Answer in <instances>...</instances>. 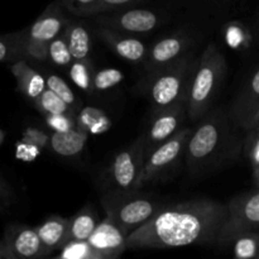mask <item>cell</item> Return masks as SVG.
Segmentation results:
<instances>
[{
	"mask_svg": "<svg viewBox=\"0 0 259 259\" xmlns=\"http://www.w3.org/2000/svg\"><path fill=\"white\" fill-rule=\"evenodd\" d=\"M190 46H191V38L185 33H176L157 40L148 50L144 60L148 75L167 67L186 55V51L189 50Z\"/></svg>",
	"mask_w": 259,
	"mask_h": 259,
	"instance_id": "obj_11",
	"label": "cell"
},
{
	"mask_svg": "<svg viewBox=\"0 0 259 259\" xmlns=\"http://www.w3.org/2000/svg\"><path fill=\"white\" fill-rule=\"evenodd\" d=\"M42 247V257L61 249L68 242L70 218L51 217L35 228Z\"/></svg>",
	"mask_w": 259,
	"mask_h": 259,
	"instance_id": "obj_17",
	"label": "cell"
},
{
	"mask_svg": "<svg viewBox=\"0 0 259 259\" xmlns=\"http://www.w3.org/2000/svg\"><path fill=\"white\" fill-rule=\"evenodd\" d=\"M194 128L185 148L187 169L201 174L239 151L232 132V120L222 109L207 111Z\"/></svg>",
	"mask_w": 259,
	"mask_h": 259,
	"instance_id": "obj_2",
	"label": "cell"
},
{
	"mask_svg": "<svg viewBox=\"0 0 259 259\" xmlns=\"http://www.w3.org/2000/svg\"><path fill=\"white\" fill-rule=\"evenodd\" d=\"M96 22L100 27L110 28L128 34H143L158 27L159 15L151 9L129 7L99 14Z\"/></svg>",
	"mask_w": 259,
	"mask_h": 259,
	"instance_id": "obj_9",
	"label": "cell"
},
{
	"mask_svg": "<svg viewBox=\"0 0 259 259\" xmlns=\"http://www.w3.org/2000/svg\"><path fill=\"white\" fill-rule=\"evenodd\" d=\"M225 205L227 218L217 240L220 247L230 245L242 233L259 230V189L233 197Z\"/></svg>",
	"mask_w": 259,
	"mask_h": 259,
	"instance_id": "obj_6",
	"label": "cell"
},
{
	"mask_svg": "<svg viewBox=\"0 0 259 259\" xmlns=\"http://www.w3.org/2000/svg\"><path fill=\"white\" fill-rule=\"evenodd\" d=\"M3 240L13 259L42 258V247L35 228L17 223L10 224L5 228Z\"/></svg>",
	"mask_w": 259,
	"mask_h": 259,
	"instance_id": "obj_12",
	"label": "cell"
},
{
	"mask_svg": "<svg viewBox=\"0 0 259 259\" xmlns=\"http://www.w3.org/2000/svg\"><path fill=\"white\" fill-rule=\"evenodd\" d=\"M33 103L43 115H52V114H72L73 115V109L47 88Z\"/></svg>",
	"mask_w": 259,
	"mask_h": 259,
	"instance_id": "obj_25",
	"label": "cell"
},
{
	"mask_svg": "<svg viewBox=\"0 0 259 259\" xmlns=\"http://www.w3.org/2000/svg\"><path fill=\"white\" fill-rule=\"evenodd\" d=\"M15 200H17V196H15L13 187L0 176V202L9 206V205L14 204Z\"/></svg>",
	"mask_w": 259,
	"mask_h": 259,
	"instance_id": "obj_39",
	"label": "cell"
},
{
	"mask_svg": "<svg viewBox=\"0 0 259 259\" xmlns=\"http://www.w3.org/2000/svg\"><path fill=\"white\" fill-rule=\"evenodd\" d=\"M185 115H187V103H179L157 110L147 132L142 134L144 141V158L181 128Z\"/></svg>",
	"mask_w": 259,
	"mask_h": 259,
	"instance_id": "obj_10",
	"label": "cell"
},
{
	"mask_svg": "<svg viewBox=\"0 0 259 259\" xmlns=\"http://www.w3.org/2000/svg\"><path fill=\"white\" fill-rule=\"evenodd\" d=\"M93 67L89 60L75 61L70 65V77L81 90L86 93H91L94 90L93 86Z\"/></svg>",
	"mask_w": 259,
	"mask_h": 259,
	"instance_id": "obj_27",
	"label": "cell"
},
{
	"mask_svg": "<svg viewBox=\"0 0 259 259\" xmlns=\"http://www.w3.org/2000/svg\"><path fill=\"white\" fill-rule=\"evenodd\" d=\"M98 217L91 207H83L81 211L70 218L68 242L71 240H88L98 225Z\"/></svg>",
	"mask_w": 259,
	"mask_h": 259,
	"instance_id": "obj_21",
	"label": "cell"
},
{
	"mask_svg": "<svg viewBox=\"0 0 259 259\" xmlns=\"http://www.w3.org/2000/svg\"><path fill=\"white\" fill-rule=\"evenodd\" d=\"M88 242L95 248L103 259L119 258L126 248V238L108 217L96 225Z\"/></svg>",
	"mask_w": 259,
	"mask_h": 259,
	"instance_id": "obj_14",
	"label": "cell"
},
{
	"mask_svg": "<svg viewBox=\"0 0 259 259\" xmlns=\"http://www.w3.org/2000/svg\"><path fill=\"white\" fill-rule=\"evenodd\" d=\"M227 205L211 199L177 202L158 211L126 237L128 249H169L217 244Z\"/></svg>",
	"mask_w": 259,
	"mask_h": 259,
	"instance_id": "obj_1",
	"label": "cell"
},
{
	"mask_svg": "<svg viewBox=\"0 0 259 259\" xmlns=\"http://www.w3.org/2000/svg\"><path fill=\"white\" fill-rule=\"evenodd\" d=\"M40 148H38L37 146L32 143H28L25 141H20L19 143H17L15 146V156L18 159L25 162H32L39 156Z\"/></svg>",
	"mask_w": 259,
	"mask_h": 259,
	"instance_id": "obj_38",
	"label": "cell"
},
{
	"mask_svg": "<svg viewBox=\"0 0 259 259\" xmlns=\"http://www.w3.org/2000/svg\"><path fill=\"white\" fill-rule=\"evenodd\" d=\"M62 34L67 42L68 50H70L73 60H89L91 47H93V39H91L89 29L82 23L73 22V20L68 22L67 20Z\"/></svg>",
	"mask_w": 259,
	"mask_h": 259,
	"instance_id": "obj_20",
	"label": "cell"
},
{
	"mask_svg": "<svg viewBox=\"0 0 259 259\" xmlns=\"http://www.w3.org/2000/svg\"><path fill=\"white\" fill-rule=\"evenodd\" d=\"M199 60L184 55L167 67L148 75L149 95L157 110L187 103L190 85Z\"/></svg>",
	"mask_w": 259,
	"mask_h": 259,
	"instance_id": "obj_4",
	"label": "cell"
},
{
	"mask_svg": "<svg viewBox=\"0 0 259 259\" xmlns=\"http://www.w3.org/2000/svg\"><path fill=\"white\" fill-rule=\"evenodd\" d=\"M124 75L120 70L118 68H104V70L98 71L96 73H94L93 76V86L94 90L104 91L108 90V89L114 88L118 83H120L123 81Z\"/></svg>",
	"mask_w": 259,
	"mask_h": 259,
	"instance_id": "obj_30",
	"label": "cell"
},
{
	"mask_svg": "<svg viewBox=\"0 0 259 259\" xmlns=\"http://www.w3.org/2000/svg\"><path fill=\"white\" fill-rule=\"evenodd\" d=\"M46 88L53 91L56 95L60 96L72 109L77 108V98H76L75 93L71 90L70 86L67 85V82L62 77L57 75H48L47 78H46Z\"/></svg>",
	"mask_w": 259,
	"mask_h": 259,
	"instance_id": "obj_29",
	"label": "cell"
},
{
	"mask_svg": "<svg viewBox=\"0 0 259 259\" xmlns=\"http://www.w3.org/2000/svg\"><path fill=\"white\" fill-rule=\"evenodd\" d=\"M257 32L259 35V10H258V15H257Z\"/></svg>",
	"mask_w": 259,
	"mask_h": 259,
	"instance_id": "obj_44",
	"label": "cell"
},
{
	"mask_svg": "<svg viewBox=\"0 0 259 259\" xmlns=\"http://www.w3.org/2000/svg\"><path fill=\"white\" fill-rule=\"evenodd\" d=\"M60 259H103L98 250L88 240L67 242L58 254Z\"/></svg>",
	"mask_w": 259,
	"mask_h": 259,
	"instance_id": "obj_26",
	"label": "cell"
},
{
	"mask_svg": "<svg viewBox=\"0 0 259 259\" xmlns=\"http://www.w3.org/2000/svg\"><path fill=\"white\" fill-rule=\"evenodd\" d=\"M259 125V106L257 108V110L253 113V115L250 116L249 120L245 123V125L243 126V131H249V129L254 128V126Z\"/></svg>",
	"mask_w": 259,
	"mask_h": 259,
	"instance_id": "obj_40",
	"label": "cell"
},
{
	"mask_svg": "<svg viewBox=\"0 0 259 259\" xmlns=\"http://www.w3.org/2000/svg\"><path fill=\"white\" fill-rule=\"evenodd\" d=\"M225 38L230 47L233 48H247L250 42V34L247 28L240 23H230L225 28Z\"/></svg>",
	"mask_w": 259,
	"mask_h": 259,
	"instance_id": "obj_31",
	"label": "cell"
},
{
	"mask_svg": "<svg viewBox=\"0 0 259 259\" xmlns=\"http://www.w3.org/2000/svg\"><path fill=\"white\" fill-rule=\"evenodd\" d=\"M25 29L0 35V62L13 63L24 60Z\"/></svg>",
	"mask_w": 259,
	"mask_h": 259,
	"instance_id": "obj_23",
	"label": "cell"
},
{
	"mask_svg": "<svg viewBox=\"0 0 259 259\" xmlns=\"http://www.w3.org/2000/svg\"><path fill=\"white\" fill-rule=\"evenodd\" d=\"M22 141L34 144L38 148L43 149L46 147H48V144H50V137H48V134L46 132L40 131L38 128H28L23 133Z\"/></svg>",
	"mask_w": 259,
	"mask_h": 259,
	"instance_id": "obj_37",
	"label": "cell"
},
{
	"mask_svg": "<svg viewBox=\"0 0 259 259\" xmlns=\"http://www.w3.org/2000/svg\"><path fill=\"white\" fill-rule=\"evenodd\" d=\"M46 124L53 132H66L75 128L76 120L73 119L72 114H52V115H45Z\"/></svg>",
	"mask_w": 259,
	"mask_h": 259,
	"instance_id": "obj_34",
	"label": "cell"
},
{
	"mask_svg": "<svg viewBox=\"0 0 259 259\" xmlns=\"http://www.w3.org/2000/svg\"><path fill=\"white\" fill-rule=\"evenodd\" d=\"M88 138L89 133L75 126L66 132H53L50 137L48 146L58 156L75 157L85 148Z\"/></svg>",
	"mask_w": 259,
	"mask_h": 259,
	"instance_id": "obj_19",
	"label": "cell"
},
{
	"mask_svg": "<svg viewBox=\"0 0 259 259\" xmlns=\"http://www.w3.org/2000/svg\"><path fill=\"white\" fill-rule=\"evenodd\" d=\"M98 0H60L61 5L76 17H86Z\"/></svg>",
	"mask_w": 259,
	"mask_h": 259,
	"instance_id": "obj_36",
	"label": "cell"
},
{
	"mask_svg": "<svg viewBox=\"0 0 259 259\" xmlns=\"http://www.w3.org/2000/svg\"><path fill=\"white\" fill-rule=\"evenodd\" d=\"M67 19L61 9V3L55 2L38 17V19L25 29V35L29 39L50 43L53 38L58 37L65 29Z\"/></svg>",
	"mask_w": 259,
	"mask_h": 259,
	"instance_id": "obj_16",
	"label": "cell"
},
{
	"mask_svg": "<svg viewBox=\"0 0 259 259\" xmlns=\"http://www.w3.org/2000/svg\"><path fill=\"white\" fill-rule=\"evenodd\" d=\"M0 259H13L12 254H10L9 249L5 245L4 240H0Z\"/></svg>",
	"mask_w": 259,
	"mask_h": 259,
	"instance_id": "obj_41",
	"label": "cell"
},
{
	"mask_svg": "<svg viewBox=\"0 0 259 259\" xmlns=\"http://www.w3.org/2000/svg\"><path fill=\"white\" fill-rule=\"evenodd\" d=\"M10 72L17 80L20 93L29 100L34 101L46 89V80L34 68L30 67L25 60L15 61L9 65Z\"/></svg>",
	"mask_w": 259,
	"mask_h": 259,
	"instance_id": "obj_18",
	"label": "cell"
},
{
	"mask_svg": "<svg viewBox=\"0 0 259 259\" xmlns=\"http://www.w3.org/2000/svg\"><path fill=\"white\" fill-rule=\"evenodd\" d=\"M101 204L106 217L125 238L148 222L161 207L156 200L137 194V191L106 192Z\"/></svg>",
	"mask_w": 259,
	"mask_h": 259,
	"instance_id": "obj_5",
	"label": "cell"
},
{
	"mask_svg": "<svg viewBox=\"0 0 259 259\" xmlns=\"http://www.w3.org/2000/svg\"><path fill=\"white\" fill-rule=\"evenodd\" d=\"M3 141H4V132H3L2 129H0V144L3 143Z\"/></svg>",
	"mask_w": 259,
	"mask_h": 259,
	"instance_id": "obj_43",
	"label": "cell"
},
{
	"mask_svg": "<svg viewBox=\"0 0 259 259\" xmlns=\"http://www.w3.org/2000/svg\"><path fill=\"white\" fill-rule=\"evenodd\" d=\"M227 60L215 43H210L192 76L187 98V116L191 121H199L211 108L227 75Z\"/></svg>",
	"mask_w": 259,
	"mask_h": 259,
	"instance_id": "obj_3",
	"label": "cell"
},
{
	"mask_svg": "<svg viewBox=\"0 0 259 259\" xmlns=\"http://www.w3.org/2000/svg\"><path fill=\"white\" fill-rule=\"evenodd\" d=\"M192 131L194 128L179 129L171 138L159 144L144 158L143 168H142L141 176L137 182V190L154 181L159 175L168 171L179 161L180 157L185 152L187 141L191 137Z\"/></svg>",
	"mask_w": 259,
	"mask_h": 259,
	"instance_id": "obj_8",
	"label": "cell"
},
{
	"mask_svg": "<svg viewBox=\"0 0 259 259\" xmlns=\"http://www.w3.org/2000/svg\"><path fill=\"white\" fill-rule=\"evenodd\" d=\"M233 254L238 259H259V230L242 233L230 243Z\"/></svg>",
	"mask_w": 259,
	"mask_h": 259,
	"instance_id": "obj_24",
	"label": "cell"
},
{
	"mask_svg": "<svg viewBox=\"0 0 259 259\" xmlns=\"http://www.w3.org/2000/svg\"><path fill=\"white\" fill-rule=\"evenodd\" d=\"M259 106V68L243 85L229 109L230 120L235 128L243 129Z\"/></svg>",
	"mask_w": 259,
	"mask_h": 259,
	"instance_id": "obj_15",
	"label": "cell"
},
{
	"mask_svg": "<svg viewBox=\"0 0 259 259\" xmlns=\"http://www.w3.org/2000/svg\"><path fill=\"white\" fill-rule=\"evenodd\" d=\"M24 56L37 61L48 60V43L35 39H29L25 35Z\"/></svg>",
	"mask_w": 259,
	"mask_h": 259,
	"instance_id": "obj_35",
	"label": "cell"
},
{
	"mask_svg": "<svg viewBox=\"0 0 259 259\" xmlns=\"http://www.w3.org/2000/svg\"><path fill=\"white\" fill-rule=\"evenodd\" d=\"M253 182H254L255 187L259 189V166L255 169H253Z\"/></svg>",
	"mask_w": 259,
	"mask_h": 259,
	"instance_id": "obj_42",
	"label": "cell"
},
{
	"mask_svg": "<svg viewBox=\"0 0 259 259\" xmlns=\"http://www.w3.org/2000/svg\"><path fill=\"white\" fill-rule=\"evenodd\" d=\"M245 132L247 136L243 142V151L252 168L255 169L259 166V125Z\"/></svg>",
	"mask_w": 259,
	"mask_h": 259,
	"instance_id": "obj_32",
	"label": "cell"
},
{
	"mask_svg": "<svg viewBox=\"0 0 259 259\" xmlns=\"http://www.w3.org/2000/svg\"><path fill=\"white\" fill-rule=\"evenodd\" d=\"M48 58L58 66H70L73 61L62 33L48 43Z\"/></svg>",
	"mask_w": 259,
	"mask_h": 259,
	"instance_id": "obj_28",
	"label": "cell"
},
{
	"mask_svg": "<svg viewBox=\"0 0 259 259\" xmlns=\"http://www.w3.org/2000/svg\"><path fill=\"white\" fill-rule=\"evenodd\" d=\"M95 34L119 57L129 62H144L146 60L147 52H148L147 46L136 35L106 27H100V25L95 29Z\"/></svg>",
	"mask_w": 259,
	"mask_h": 259,
	"instance_id": "obj_13",
	"label": "cell"
},
{
	"mask_svg": "<svg viewBox=\"0 0 259 259\" xmlns=\"http://www.w3.org/2000/svg\"><path fill=\"white\" fill-rule=\"evenodd\" d=\"M143 0H98L93 8L89 10L86 17H96L99 14L104 13L114 12V10L124 9V8L136 7Z\"/></svg>",
	"mask_w": 259,
	"mask_h": 259,
	"instance_id": "obj_33",
	"label": "cell"
},
{
	"mask_svg": "<svg viewBox=\"0 0 259 259\" xmlns=\"http://www.w3.org/2000/svg\"><path fill=\"white\" fill-rule=\"evenodd\" d=\"M76 126L89 134H101L110 129L111 121L101 109L88 106L81 109L78 113Z\"/></svg>",
	"mask_w": 259,
	"mask_h": 259,
	"instance_id": "obj_22",
	"label": "cell"
},
{
	"mask_svg": "<svg viewBox=\"0 0 259 259\" xmlns=\"http://www.w3.org/2000/svg\"><path fill=\"white\" fill-rule=\"evenodd\" d=\"M144 163L143 136L137 138L128 148L114 157L108 169L105 182L108 192L138 191L137 182L141 176Z\"/></svg>",
	"mask_w": 259,
	"mask_h": 259,
	"instance_id": "obj_7",
	"label": "cell"
}]
</instances>
